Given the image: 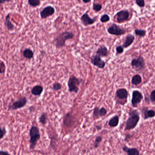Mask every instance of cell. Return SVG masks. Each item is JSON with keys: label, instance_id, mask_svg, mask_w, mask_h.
I'll use <instances>...</instances> for the list:
<instances>
[{"label": "cell", "instance_id": "obj_1", "mask_svg": "<svg viewBox=\"0 0 155 155\" xmlns=\"http://www.w3.org/2000/svg\"><path fill=\"white\" fill-rule=\"evenodd\" d=\"M128 115V118L125 122V131H130L135 128L140 121V114L137 110H130Z\"/></svg>", "mask_w": 155, "mask_h": 155}, {"label": "cell", "instance_id": "obj_2", "mask_svg": "<svg viewBox=\"0 0 155 155\" xmlns=\"http://www.w3.org/2000/svg\"><path fill=\"white\" fill-rule=\"evenodd\" d=\"M74 37V34L72 31H66L62 32L55 38V46L57 48H62L65 46L67 40L72 39Z\"/></svg>", "mask_w": 155, "mask_h": 155}, {"label": "cell", "instance_id": "obj_3", "mask_svg": "<svg viewBox=\"0 0 155 155\" xmlns=\"http://www.w3.org/2000/svg\"><path fill=\"white\" fill-rule=\"evenodd\" d=\"M30 136V148L31 150H34L38 142L41 138V133L39 128L36 126H32L29 131Z\"/></svg>", "mask_w": 155, "mask_h": 155}, {"label": "cell", "instance_id": "obj_4", "mask_svg": "<svg viewBox=\"0 0 155 155\" xmlns=\"http://www.w3.org/2000/svg\"><path fill=\"white\" fill-rule=\"evenodd\" d=\"M82 82L83 80L81 79L77 78L74 75L70 76L67 82L68 91L70 92L77 94L79 91V86Z\"/></svg>", "mask_w": 155, "mask_h": 155}, {"label": "cell", "instance_id": "obj_5", "mask_svg": "<svg viewBox=\"0 0 155 155\" xmlns=\"http://www.w3.org/2000/svg\"><path fill=\"white\" fill-rule=\"evenodd\" d=\"M131 66L138 71H143L146 67V63L143 57L139 56L137 58H134L131 61Z\"/></svg>", "mask_w": 155, "mask_h": 155}, {"label": "cell", "instance_id": "obj_6", "mask_svg": "<svg viewBox=\"0 0 155 155\" xmlns=\"http://www.w3.org/2000/svg\"><path fill=\"white\" fill-rule=\"evenodd\" d=\"M143 99V95L141 92L138 90H134L132 92V98L131 100V103L132 107L133 108H137Z\"/></svg>", "mask_w": 155, "mask_h": 155}, {"label": "cell", "instance_id": "obj_7", "mask_svg": "<svg viewBox=\"0 0 155 155\" xmlns=\"http://www.w3.org/2000/svg\"><path fill=\"white\" fill-rule=\"evenodd\" d=\"M107 32L111 35L120 36L124 35L126 33V31L117 24H112L107 29Z\"/></svg>", "mask_w": 155, "mask_h": 155}, {"label": "cell", "instance_id": "obj_8", "mask_svg": "<svg viewBox=\"0 0 155 155\" xmlns=\"http://www.w3.org/2000/svg\"><path fill=\"white\" fill-rule=\"evenodd\" d=\"M28 102V100L25 97H22L20 98L12 103L11 105H9L8 106V110L14 111L17 109H20L23 108L27 104Z\"/></svg>", "mask_w": 155, "mask_h": 155}, {"label": "cell", "instance_id": "obj_9", "mask_svg": "<svg viewBox=\"0 0 155 155\" xmlns=\"http://www.w3.org/2000/svg\"><path fill=\"white\" fill-rule=\"evenodd\" d=\"M130 12L127 10H121L117 12L114 17L116 18L117 22L121 23L127 21L129 18Z\"/></svg>", "mask_w": 155, "mask_h": 155}, {"label": "cell", "instance_id": "obj_10", "mask_svg": "<svg viewBox=\"0 0 155 155\" xmlns=\"http://www.w3.org/2000/svg\"><path fill=\"white\" fill-rule=\"evenodd\" d=\"M55 13V9L52 6H46L41 10L40 17L42 19H46L49 17L53 15Z\"/></svg>", "mask_w": 155, "mask_h": 155}, {"label": "cell", "instance_id": "obj_11", "mask_svg": "<svg viewBox=\"0 0 155 155\" xmlns=\"http://www.w3.org/2000/svg\"><path fill=\"white\" fill-rule=\"evenodd\" d=\"M91 62L93 65L100 69H103L106 66V62L101 59V57L97 54L92 55L91 58Z\"/></svg>", "mask_w": 155, "mask_h": 155}, {"label": "cell", "instance_id": "obj_12", "mask_svg": "<svg viewBox=\"0 0 155 155\" xmlns=\"http://www.w3.org/2000/svg\"><path fill=\"white\" fill-rule=\"evenodd\" d=\"M88 11H89L85 12L80 18L81 23L85 27H87L88 25H93L97 21V17H95L94 18L91 17L88 15Z\"/></svg>", "mask_w": 155, "mask_h": 155}, {"label": "cell", "instance_id": "obj_13", "mask_svg": "<svg viewBox=\"0 0 155 155\" xmlns=\"http://www.w3.org/2000/svg\"><path fill=\"white\" fill-rule=\"evenodd\" d=\"M129 94L127 90L125 88H122L118 89L116 92L115 96L119 100L123 101L125 104L127 102V99L128 97Z\"/></svg>", "mask_w": 155, "mask_h": 155}, {"label": "cell", "instance_id": "obj_14", "mask_svg": "<svg viewBox=\"0 0 155 155\" xmlns=\"http://www.w3.org/2000/svg\"><path fill=\"white\" fill-rule=\"evenodd\" d=\"M142 116L144 120H147L155 117V111L153 109H149L146 107H143L142 109Z\"/></svg>", "mask_w": 155, "mask_h": 155}, {"label": "cell", "instance_id": "obj_15", "mask_svg": "<svg viewBox=\"0 0 155 155\" xmlns=\"http://www.w3.org/2000/svg\"><path fill=\"white\" fill-rule=\"evenodd\" d=\"M122 150L127 155H140V152L136 148H129L124 145L122 146Z\"/></svg>", "mask_w": 155, "mask_h": 155}, {"label": "cell", "instance_id": "obj_16", "mask_svg": "<svg viewBox=\"0 0 155 155\" xmlns=\"http://www.w3.org/2000/svg\"><path fill=\"white\" fill-rule=\"evenodd\" d=\"M134 40V35L131 34H129L125 37V41L123 43L122 46L124 48H127L132 44Z\"/></svg>", "mask_w": 155, "mask_h": 155}, {"label": "cell", "instance_id": "obj_17", "mask_svg": "<svg viewBox=\"0 0 155 155\" xmlns=\"http://www.w3.org/2000/svg\"><path fill=\"white\" fill-rule=\"evenodd\" d=\"M96 54L101 57H106L109 55V51L106 46H101L96 51Z\"/></svg>", "mask_w": 155, "mask_h": 155}, {"label": "cell", "instance_id": "obj_18", "mask_svg": "<svg viewBox=\"0 0 155 155\" xmlns=\"http://www.w3.org/2000/svg\"><path fill=\"white\" fill-rule=\"evenodd\" d=\"M4 25L7 29L9 31H13L15 30V27L13 24L10 21V13L8 14L4 20Z\"/></svg>", "mask_w": 155, "mask_h": 155}, {"label": "cell", "instance_id": "obj_19", "mask_svg": "<svg viewBox=\"0 0 155 155\" xmlns=\"http://www.w3.org/2000/svg\"><path fill=\"white\" fill-rule=\"evenodd\" d=\"M73 122V119L72 115L70 113H67L66 115L65 116L64 122H63L65 127H66V128L70 127V126L72 125Z\"/></svg>", "mask_w": 155, "mask_h": 155}, {"label": "cell", "instance_id": "obj_20", "mask_svg": "<svg viewBox=\"0 0 155 155\" xmlns=\"http://www.w3.org/2000/svg\"><path fill=\"white\" fill-rule=\"evenodd\" d=\"M43 91V88L41 85H36L31 90V92L34 96H40Z\"/></svg>", "mask_w": 155, "mask_h": 155}, {"label": "cell", "instance_id": "obj_21", "mask_svg": "<svg viewBox=\"0 0 155 155\" xmlns=\"http://www.w3.org/2000/svg\"><path fill=\"white\" fill-rule=\"evenodd\" d=\"M119 123V117L118 116L115 115L112 117L109 120L108 124L111 128L117 127Z\"/></svg>", "mask_w": 155, "mask_h": 155}, {"label": "cell", "instance_id": "obj_22", "mask_svg": "<svg viewBox=\"0 0 155 155\" xmlns=\"http://www.w3.org/2000/svg\"><path fill=\"white\" fill-rule=\"evenodd\" d=\"M23 55L25 58L31 59L33 57L34 52L30 48H26L23 51Z\"/></svg>", "mask_w": 155, "mask_h": 155}, {"label": "cell", "instance_id": "obj_23", "mask_svg": "<svg viewBox=\"0 0 155 155\" xmlns=\"http://www.w3.org/2000/svg\"><path fill=\"white\" fill-rule=\"evenodd\" d=\"M142 82V78L140 75H136L132 77V84L134 85H138L141 84Z\"/></svg>", "mask_w": 155, "mask_h": 155}, {"label": "cell", "instance_id": "obj_24", "mask_svg": "<svg viewBox=\"0 0 155 155\" xmlns=\"http://www.w3.org/2000/svg\"><path fill=\"white\" fill-rule=\"evenodd\" d=\"M100 117V108L99 107H96L94 108L93 112V118L94 120H96Z\"/></svg>", "mask_w": 155, "mask_h": 155}, {"label": "cell", "instance_id": "obj_25", "mask_svg": "<svg viewBox=\"0 0 155 155\" xmlns=\"http://www.w3.org/2000/svg\"><path fill=\"white\" fill-rule=\"evenodd\" d=\"M28 3L32 7H37L41 5V0H28Z\"/></svg>", "mask_w": 155, "mask_h": 155}, {"label": "cell", "instance_id": "obj_26", "mask_svg": "<svg viewBox=\"0 0 155 155\" xmlns=\"http://www.w3.org/2000/svg\"><path fill=\"white\" fill-rule=\"evenodd\" d=\"M47 117L46 113H43L39 118V122L42 125H45L47 123Z\"/></svg>", "mask_w": 155, "mask_h": 155}, {"label": "cell", "instance_id": "obj_27", "mask_svg": "<svg viewBox=\"0 0 155 155\" xmlns=\"http://www.w3.org/2000/svg\"><path fill=\"white\" fill-rule=\"evenodd\" d=\"M134 33L138 37H144L146 35V31L143 29H136L135 30Z\"/></svg>", "mask_w": 155, "mask_h": 155}, {"label": "cell", "instance_id": "obj_28", "mask_svg": "<svg viewBox=\"0 0 155 155\" xmlns=\"http://www.w3.org/2000/svg\"><path fill=\"white\" fill-rule=\"evenodd\" d=\"M103 138L101 136H97L95 138L94 142V147L95 148H97L100 145V144L102 142Z\"/></svg>", "mask_w": 155, "mask_h": 155}, {"label": "cell", "instance_id": "obj_29", "mask_svg": "<svg viewBox=\"0 0 155 155\" xmlns=\"http://www.w3.org/2000/svg\"><path fill=\"white\" fill-rule=\"evenodd\" d=\"M102 8V6L101 4L96 3L94 2L93 4V10L96 12H99L101 11Z\"/></svg>", "mask_w": 155, "mask_h": 155}, {"label": "cell", "instance_id": "obj_30", "mask_svg": "<svg viewBox=\"0 0 155 155\" xmlns=\"http://www.w3.org/2000/svg\"><path fill=\"white\" fill-rule=\"evenodd\" d=\"M110 16L107 14L102 15L100 17V21L102 23H106L110 21Z\"/></svg>", "mask_w": 155, "mask_h": 155}, {"label": "cell", "instance_id": "obj_31", "mask_svg": "<svg viewBox=\"0 0 155 155\" xmlns=\"http://www.w3.org/2000/svg\"><path fill=\"white\" fill-rule=\"evenodd\" d=\"M53 90L54 91H57L59 90H61L62 88V85L61 84H60L59 82H56L53 84V86H52Z\"/></svg>", "mask_w": 155, "mask_h": 155}, {"label": "cell", "instance_id": "obj_32", "mask_svg": "<svg viewBox=\"0 0 155 155\" xmlns=\"http://www.w3.org/2000/svg\"><path fill=\"white\" fill-rule=\"evenodd\" d=\"M0 132H1L0 138H1V139H2L6 135L7 133V129H6V128L5 126H4L3 128H1Z\"/></svg>", "mask_w": 155, "mask_h": 155}, {"label": "cell", "instance_id": "obj_33", "mask_svg": "<svg viewBox=\"0 0 155 155\" xmlns=\"http://www.w3.org/2000/svg\"><path fill=\"white\" fill-rule=\"evenodd\" d=\"M136 3L140 8H143L145 6V0H136Z\"/></svg>", "mask_w": 155, "mask_h": 155}, {"label": "cell", "instance_id": "obj_34", "mask_svg": "<svg viewBox=\"0 0 155 155\" xmlns=\"http://www.w3.org/2000/svg\"><path fill=\"white\" fill-rule=\"evenodd\" d=\"M115 50H116L117 54L118 55H120L123 53V52L124 51V48L123 47L122 45H118L116 47Z\"/></svg>", "mask_w": 155, "mask_h": 155}, {"label": "cell", "instance_id": "obj_35", "mask_svg": "<svg viewBox=\"0 0 155 155\" xmlns=\"http://www.w3.org/2000/svg\"><path fill=\"white\" fill-rule=\"evenodd\" d=\"M149 100L152 103L155 102V89L151 92L149 96Z\"/></svg>", "mask_w": 155, "mask_h": 155}, {"label": "cell", "instance_id": "obj_36", "mask_svg": "<svg viewBox=\"0 0 155 155\" xmlns=\"http://www.w3.org/2000/svg\"><path fill=\"white\" fill-rule=\"evenodd\" d=\"M6 68L5 64L3 62L1 61V64H0V72H1V74H2L5 73V72L6 71Z\"/></svg>", "mask_w": 155, "mask_h": 155}, {"label": "cell", "instance_id": "obj_37", "mask_svg": "<svg viewBox=\"0 0 155 155\" xmlns=\"http://www.w3.org/2000/svg\"><path fill=\"white\" fill-rule=\"evenodd\" d=\"M107 111L105 108L104 107L100 108V117H104L107 115Z\"/></svg>", "mask_w": 155, "mask_h": 155}, {"label": "cell", "instance_id": "obj_38", "mask_svg": "<svg viewBox=\"0 0 155 155\" xmlns=\"http://www.w3.org/2000/svg\"><path fill=\"white\" fill-rule=\"evenodd\" d=\"M133 135L132 134H126L125 135V138L124 141L125 142H129V141L132 138Z\"/></svg>", "mask_w": 155, "mask_h": 155}, {"label": "cell", "instance_id": "obj_39", "mask_svg": "<svg viewBox=\"0 0 155 155\" xmlns=\"http://www.w3.org/2000/svg\"><path fill=\"white\" fill-rule=\"evenodd\" d=\"M0 155H11L7 151L1 150L0 151Z\"/></svg>", "mask_w": 155, "mask_h": 155}, {"label": "cell", "instance_id": "obj_40", "mask_svg": "<svg viewBox=\"0 0 155 155\" xmlns=\"http://www.w3.org/2000/svg\"><path fill=\"white\" fill-rule=\"evenodd\" d=\"M11 1H12V0H0V3L2 4L5 3V2H10Z\"/></svg>", "mask_w": 155, "mask_h": 155}, {"label": "cell", "instance_id": "obj_41", "mask_svg": "<svg viewBox=\"0 0 155 155\" xmlns=\"http://www.w3.org/2000/svg\"><path fill=\"white\" fill-rule=\"evenodd\" d=\"M83 2L84 3H88L89 2H90L91 1V0H82Z\"/></svg>", "mask_w": 155, "mask_h": 155}, {"label": "cell", "instance_id": "obj_42", "mask_svg": "<svg viewBox=\"0 0 155 155\" xmlns=\"http://www.w3.org/2000/svg\"><path fill=\"white\" fill-rule=\"evenodd\" d=\"M96 128L97 130L99 131V130H101V126L100 125H97L96 126Z\"/></svg>", "mask_w": 155, "mask_h": 155}, {"label": "cell", "instance_id": "obj_43", "mask_svg": "<svg viewBox=\"0 0 155 155\" xmlns=\"http://www.w3.org/2000/svg\"><path fill=\"white\" fill-rule=\"evenodd\" d=\"M29 110H30V112H33V111L35 110V108L33 106H31L30 107V108H29Z\"/></svg>", "mask_w": 155, "mask_h": 155}, {"label": "cell", "instance_id": "obj_44", "mask_svg": "<svg viewBox=\"0 0 155 155\" xmlns=\"http://www.w3.org/2000/svg\"><path fill=\"white\" fill-rule=\"evenodd\" d=\"M97 1V0H94V1Z\"/></svg>", "mask_w": 155, "mask_h": 155}]
</instances>
